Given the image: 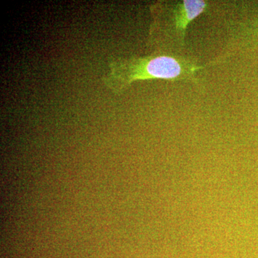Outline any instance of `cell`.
<instances>
[{
	"mask_svg": "<svg viewBox=\"0 0 258 258\" xmlns=\"http://www.w3.org/2000/svg\"><path fill=\"white\" fill-rule=\"evenodd\" d=\"M204 0L161 1L151 5L149 43L161 53L179 55L188 25L208 9Z\"/></svg>",
	"mask_w": 258,
	"mask_h": 258,
	"instance_id": "2",
	"label": "cell"
},
{
	"mask_svg": "<svg viewBox=\"0 0 258 258\" xmlns=\"http://www.w3.org/2000/svg\"><path fill=\"white\" fill-rule=\"evenodd\" d=\"M205 69L196 61L181 55L155 52L144 57L118 58L111 61L103 83L115 94L120 95L132 83L148 80L185 81L198 85V71Z\"/></svg>",
	"mask_w": 258,
	"mask_h": 258,
	"instance_id": "1",
	"label": "cell"
}]
</instances>
